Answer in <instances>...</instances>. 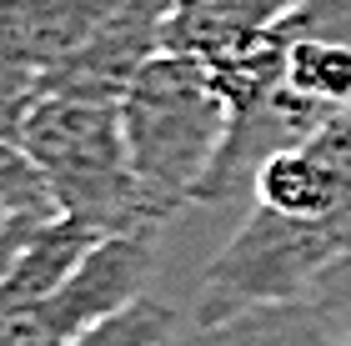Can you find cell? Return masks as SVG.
Listing matches in <instances>:
<instances>
[{
    "label": "cell",
    "mask_w": 351,
    "mask_h": 346,
    "mask_svg": "<svg viewBox=\"0 0 351 346\" xmlns=\"http://www.w3.org/2000/svg\"><path fill=\"white\" fill-rule=\"evenodd\" d=\"M121 131L141 191H146L156 221L166 226L176 211L201 201V186L226 146L231 111L211 90L196 55L161 51L125 90Z\"/></svg>",
    "instance_id": "cell-1"
},
{
    "label": "cell",
    "mask_w": 351,
    "mask_h": 346,
    "mask_svg": "<svg viewBox=\"0 0 351 346\" xmlns=\"http://www.w3.org/2000/svg\"><path fill=\"white\" fill-rule=\"evenodd\" d=\"M21 146L40 166L60 216H75L101 236H125V231L161 236V221H156L151 201L131 171V156H125L121 106L40 96L21 125Z\"/></svg>",
    "instance_id": "cell-2"
},
{
    "label": "cell",
    "mask_w": 351,
    "mask_h": 346,
    "mask_svg": "<svg viewBox=\"0 0 351 346\" xmlns=\"http://www.w3.org/2000/svg\"><path fill=\"white\" fill-rule=\"evenodd\" d=\"M351 251V211L301 221L271 206H251V216L231 231V241L206 261L196 286V326L226 321L251 306L306 301L326 266Z\"/></svg>",
    "instance_id": "cell-3"
},
{
    "label": "cell",
    "mask_w": 351,
    "mask_h": 346,
    "mask_svg": "<svg viewBox=\"0 0 351 346\" xmlns=\"http://www.w3.org/2000/svg\"><path fill=\"white\" fill-rule=\"evenodd\" d=\"M166 21L171 0H121L81 51H71L56 71L40 75V96L121 106L136 75L166 51Z\"/></svg>",
    "instance_id": "cell-4"
},
{
    "label": "cell",
    "mask_w": 351,
    "mask_h": 346,
    "mask_svg": "<svg viewBox=\"0 0 351 346\" xmlns=\"http://www.w3.org/2000/svg\"><path fill=\"white\" fill-rule=\"evenodd\" d=\"M106 236L95 226H86V221H75V216H60V211L45 216V221L30 231V241L21 246V256H15V266L5 271V281H0V317H5V311L40 306L45 296H56L81 271V261Z\"/></svg>",
    "instance_id": "cell-5"
},
{
    "label": "cell",
    "mask_w": 351,
    "mask_h": 346,
    "mask_svg": "<svg viewBox=\"0 0 351 346\" xmlns=\"http://www.w3.org/2000/svg\"><path fill=\"white\" fill-rule=\"evenodd\" d=\"M306 0H171L166 51L176 55H216L226 45L276 30L286 15Z\"/></svg>",
    "instance_id": "cell-6"
},
{
    "label": "cell",
    "mask_w": 351,
    "mask_h": 346,
    "mask_svg": "<svg viewBox=\"0 0 351 346\" xmlns=\"http://www.w3.org/2000/svg\"><path fill=\"white\" fill-rule=\"evenodd\" d=\"M166 346H346V341L311 301H276L196 326L186 336H171Z\"/></svg>",
    "instance_id": "cell-7"
},
{
    "label": "cell",
    "mask_w": 351,
    "mask_h": 346,
    "mask_svg": "<svg viewBox=\"0 0 351 346\" xmlns=\"http://www.w3.org/2000/svg\"><path fill=\"white\" fill-rule=\"evenodd\" d=\"M251 196H256V206H271L281 216H301V221H322V216L351 211L337 176L326 171V161L311 146H286L276 156H266L256 181H251Z\"/></svg>",
    "instance_id": "cell-8"
},
{
    "label": "cell",
    "mask_w": 351,
    "mask_h": 346,
    "mask_svg": "<svg viewBox=\"0 0 351 346\" xmlns=\"http://www.w3.org/2000/svg\"><path fill=\"white\" fill-rule=\"evenodd\" d=\"M15 5V21H21V36H25V51L36 60V71H56L60 60L110 21V10L121 0H10Z\"/></svg>",
    "instance_id": "cell-9"
},
{
    "label": "cell",
    "mask_w": 351,
    "mask_h": 346,
    "mask_svg": "<svg viewBox=\"0 0 351 346\" xmlns=\"http://www.w3.org/2000/svg\"><path fill=\"white\" fill-rule=\"evenodd\" d=\"M286 86L326 111L351 106V40L331 36H286Z\"/></svg>",
    "instance_id": "cell-10"
},
{
    "label": "cell",
    "mask_w": 351,
    "mask_h": 346,
    "mask_svg": "<svg viewBox=\"0 0 351 346\" xmlns=\"http://www.w3.org/2000/svg\"><path fill=\"white\" fill-rule=\"evenodd\" d=\"M171 336H176V306L141 296L136 306H125L121 317H110L95 332L75 336L71 346H166Z\"/></svg>",
    "instance_id": "cell-11"
},
{
    "label": "cell",
    "mask_w": 351,
    "mask_h": 346,
    "mask_svg": "<svg viewBox=\"0 0 351 346\" xmlns=\"http://www.w3.org/2000/svg\"><path fill=\"white\" fill-rule=\"evenodd\" d=\"M0 211H25V216H56L51 186H45L40 166L30 161L21 140L0 136Z\"/></svg>",
    "instance_id": "cell-12"
},
{
    "label": "cell",
    "mask_w": 351,
    "mask_h": 346,
    "mask_svg": "<svg viewBox=\"0 0 351 346\" xmlns=\"http://www.w3.org/2000/svg\"><path fill=\"white\" fill-rule=\"evenodd\" d=\"M306 301H311L316 311H322V317H326L331 326H337V336L351 346V251L326 266V276L311 286Z\"/></svg>",
    "instance_id": "cell-13"
},
{
    "label": "cell",
    "mask_w": 351,
    "mask_h": 346,
    "mask_svg": "<svg viewBox=\"0 0 351 346\" xmlns=\"http://www.w3.org/2000/svg\"><path fill=\"white\" fill-rule=\"evenodd\" d=\"M306 146L326 161V171H331V176H337V186H341V196L351 201V106L331 116L322 131L306 140Z\"/></svg>",
    "instance_id": "cell-14"
},
{
    "label": "cell",
    "mask_w": 351,
    "mask_h": 346,
    "mask_svg": "<svg viewBox=\"0 0 351 346\" xmlns=\"http://www.w3.org/2000/svg\"><path fill=\"white\" fill-rule=\"evenodd\" d=\"M0 81H15V86H40V71L25 51V36H21V21H15V5L0 0Z\"/></svg>",
    "instance_id": "cell-15"
},
{
    "label": "cell",
    "mask_w": 351,
    "mask_h": 346,
    "mask_svg": "<svg viewBox=\"0 0 351 346\" xmlns=\"http://www.w3.org/2000/svg\"><path fill=\"white\" fill-rule=\"evenodd\" d=\"M45 221V216H25V211H15L0 221V281H5V271L15 266V256H21V246L30 241V231H36Z\"/></svg>",
    "instance_id": "cell-16"
},
{
    "label": "cell",
    "mask_w": 351,
    "mask_h": 346,
    "mask_svg": "<svg viewBox=\"0 0 351 346\" xmlns=\"http://www.w3.org/2000/svg\"><path fill=\"white\" fill-rule=\"evenodd\" d=\"M5 216H10V211H0V221H5Z\"/></svg>",
    "instance_id": "cell-17"
}]
</instances>
